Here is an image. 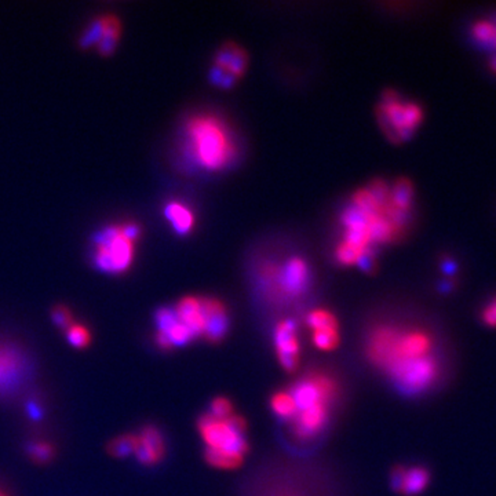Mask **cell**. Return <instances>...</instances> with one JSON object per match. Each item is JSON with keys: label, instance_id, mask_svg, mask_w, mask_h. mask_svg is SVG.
I'll use <instances>...</instances> for the list:
<instances>
[{"label": "cell", "instance_id": "603a6c76", "mask_svg": "<svg viewBox=\"0 0 496 496\" xmlns=\"http://www.w3.org/2000/svg\"><path fill=\"white\" fill-rule=\"evenodd\" d=\"M137 441H138V436H132V434L120 436L109 443L108 453L113 456H117V458L127 456L130 453H134L135 451Z\"/></svg>", "mask_w": 496, "mask_h": 496}, {"label": "cell", "instance_id": "d6a6232c", "mask_svg": "<svg viewBox=\"0 0 496 496\" xmlns=\"http://www.w3.org/2000/svg\"><path fill=\"white\" fill-rule=\"evenodd\" d=\"M156 344L162 350H172L174 347L172 345V342H170V339H169V337L164 332H162V331H157V334H156Z\"/></svg>", "mask_w": 496, "mask_h": 496}, {"label": "cell", "instance_id": "8fae6325", "mask_svg": "<svg viewBox=\"0 0 496 496\" xmlns=\"http://www.w3.org/2000/svg\"><path fill=\"white\" fill-rule=\"evenodd\" d=\"M329 419V406H315L307 410L298 411L292 419V432L294 436L301 440L307 441L317 437Z\"/></svg>", "mask_w": 496, "mask_h": 496}, {"label": "cell", "instance_id": "e575fe53", "mask_svg": "<svg viewBox=\"0 0 496 496\" xmlns=\"http://www.w3.org/2000/svg\"><path fill=\"white\" fill-rule=\"evenodd\" d=\"M0 496H7V495H6V494H4V492H1V491H0Z\"/></svg>", "mask_w": 496, "mask_h": 496}, {"label": "cell", "instance_id": "277c9868", "mask_svg": "<svg viewBox=\"0 0 496 496\" xmlns=\"http://www.w3.org/2000/svg\"><path fill=\"white\" fill-rule=\"evenodd\" d=\"M199 433L207 448L216 451L246 455L248 453V441L246 438L247 425L244 418L232 415L228 419H216L213 415L206 413L200 416Z\"/></svg>", "mask_w": 496, "mask_h": 496}, {"label": "cell", "instance_id": "52a82bcc", "mask_svg": "<svg viewBox=\"0 0 496 496\" xmlns=\"http://www.w3.org/2000/svg\"><path fill=\"white\" fill-rule=\"evenodd\" d=\"M31 371V362L20 346L0 342V396H9L21 388Z\"/></svg>", "mask_w": 496, "mask_h": 496}, {"label": "cell", "instance_id": "ac0fdd59", "mask_svg": "<svg viewBox=\"0 0 496 496\" xmlns=\"http://www.w3.org/2000/svg\"><path fill=\"white\" fill-rule=\"evenodd\" d=\"M120 35V22L117 19L108 16L102 19V38L98 43V50L101 54L109 56L113 53Z\"/></svg>", "mask_w": 496, "mask_h": 496}, {"label": "cell", "instance_id": "ffe728a7", "mask_svg": "<svg viewBox=\"0 0 496 496\" xmlns=\"http://www.w3.org/2000/svg\"><path fill=\"white\" fill-rule=\"evenodd\" d=\"M204 458H206L209 465L214 466L216 469H222V470L236 469L238 466H241V463L244 460L243 455L226 453V451H216V450H210V448L206 450Z\"/></svg>", "mask_w": 496, "mask_h": 496}, {"label": "cell", "instance_id": "3957f363", "mask_svg": "<svg viewBox=\"0 0 496 496\" xmlns=\"http://www.w3.org/2000/svg\"><path fill=\"white\" fill-rule=\"evenodd\" d=\"M378 119L393 142H404L419 129L423 122V109L413 102L404 101L400 95L386 90L378 108Z\"/></svg>", "mask_w": 496, "mask_h": 496}, {"label": "cell", "instance_id": "d6986e66", "mask_svg": "<svg viewBox=\"0 0 496 496\" xmlns=\"http://www.w3.org/2000/svg\"><path fill=\"white\" fill-rule=\"evenodd\" d=\"M270 408L278 418L284 421H292L298 412L295 400L290 391H278L270 399Z\"/></svg>", "mask_w": 496, "mask_h": 496}, {"label": "cell", "instance_id": "f1b7e54d", "mask_svg": "<svg viewBox=\"0 0 496 496\" xmlns=\"http://www.w3.org/2000/svg\"><path fill=\"white\" fill-rule=\"evenodd\" d=\"M101 38H102V19L91 23V26L88 28L86 35L82 38L80 43H82L83 47H90L93 44L100 43Z\"/></svg>", "mask_w": 496, "mask_h": 496}, {"label": "cell", "instance_id": "2e32d148", "mask_svg": "<svg viewBox=\"0 0 496 496\" xmlns=\"http://www.w3.org/2000/svg\"><path fill=\"white\" fill-rule=\"evenodd\" d=\"M431 481V473L422 466H412L406 469L404 481L400 494L406 496H415L421 494Z\"/></svg>", "mask_w": 496, "mask_h": 496}, {"label": "cell", "instance_id": "8992f818", "mask_svg": "<svg viewBox=\"0 0 496 496\" xmlns=\"http://www.w3.org/2000/svg\"><path fill=\"white\" fill-rule=\"evenodd\" d=\"M440 372V362L436 356H431L397 368L389 376L403 394L418 396L432 388L438 381Z\"/></svg>", "mask_w": 496, "mask_h": 496}, {"label": "cell", "instance_id": "4fadbf2b", "mask_svg": "<svg viewBox=\"0 0 496 496\" xmlns=\"http://www.w3.org/2000/svg\"><path fill=\"white\" fill-rule=\"evenodd\" d=\"M166 453V443L156 426H147L138 436L134 455L142 465H156Z\"/></svg>", "mask_w": 496, "mask_h": 496}, {"label": "cell", "instance_id": "5b68a950", "mask_svg": "<svg viewBox=\"0 0 496 496\" xmlns=\"http://www.w3.org/2000/svg\"><path fill=\"white\" fill-rule=\"evenodd\" d=\"M134 243L123 233L122 226L101 231L95 238V265L112 275L126 272L134 259Z\"/></svg>", "mask_w": 496, "mask_h": 496}, {"label": "cell", "instance_id": "6da1fadb", "mask_svg": "<svg viewBox=\"0 0 496 496\" xmlns=\"http://www.w3.org/2000/svg\"><path fill=\"white\" fill-rule=\"evenodd\" d=\"M186 153L194 164L216 173L235 160L238 147L229 126L214 113H200L186 123Z\"/></svg>", "mask_w": 496, "mask_h": 496}, {"label": "cell", "instance_id": "f546056e", "mask_svg": "<svg viewBox=\"0 0 496 496\" xmlns=\"http://www.w3.org/2000/svg\"><path fill=\"white\" fill-rule=\"evenodd\" d=\"M51 319H53V322L56 323L58 328L65 329V331L72 325V320H73L69 309L65 307V306L54 307L53 313H51Z\"/></svg>", "mask_w": 496, "mask_h": 496}, {"label": "cell", "instance_id": "83f0119b", "mask_svg": "<svg viewBox=\"0 0 496 496\" xmlns=\"http://www.w3.org/2000/svg\"><path fill=\"white\" fill-rule=\"evenodd\" d=\"M156 324L159 327V331H167L175 322H176V315L175 310L170 307H162L156 312Z\"/></svg>", "mask_w": 496, "mask_h": 496}, {"label": "cell", "instance_id": "484cf974", "mask_svg": "<svg viewBox=\"0 0 496 496\" xmlns=\"http://www.w3.org/2000/svg\"><path fill=\"white\" fill-rule=\"evenodd\" d=\"M209 413L216 419H228L233 415V404L226 397H216L211 403V411Z\"/></svg>", "mask_w": 496, "mask_h": 496}, {"label": "cell", "instance_id": "7402d4cb", "mask_svg": "<svg viewBox=\"0 0 496 496\" xmlns=\"http://www.w3.org/2000/svg\"><path fill=\"white\" fill-rule=\"evenodd\" d=\"M312 339L317 349L324 352H331L339 345V341H341L339 328H327V329L313 331Z\"/></svg>", "mask_w": 496, "mask_h": 496}, {"label": "cell", "instance_id": "cb8c5ba5", "mask_svg": "<svg viewBox=\"0 0 496 496\" xmlns=\"http://www.w3.org/2000/svg\"><path fill=\"white\" fill-rule=\"evenodd\" d=\"M164 334L169 337V339H170V342H172L173 346L188 345L194 339H196V337L191 332V329L186 325L181 323L178 319L167 331H164Z\"/></svg>", "mask_w": 496, "mask_h": 496}, {"label": "cell", "instance_id": "e0dca14e", "mask_svg": "<svg viewBox=\"0 0 496 496\" xmlns=\"http://www.w3.org/2000/svg\"><path fill=\"white\" fill-rule=\"evenodd\" d=\"M470 35L475 44L494 50L496 54V16L494 19L478 20L472 25Z\"/></svg>", "mask_w": 496, "mask_h": 496}, {"label": "cell", "instance_id": "4316f807", "mask_svg": "<svg viewBox=\"0 0 496 496\" xmlns=\"http://www.w3.org/2000/svg\"><path fill=\"white\" fill-rule=\"evenodd\" d=\"M28 453L38 463H47L54 456V448L48 443H33Z\"/></svg>", "mask_w": 496, "mask_h": 496}, {"label": "cell", "instance_id": "d4e9b609", "mask_svg": "<svg viewBox=\"0 0 496 496\" xmlns=\"http://www.w3.org/2000/svg\"><path fill=\"white\" fill-rule=\"evenodd\" d=\"M66 338H68L70 345L75 346L78 349H85L91 342L90 331L87 329L86 327H83L80 324H72L66 329Z\"/></svg>", "mask_w": 496, "mask_h": 496}, {"label": "cell", "instance_id": "30bf717a", "mask_svg": "<svg viewBox=\"0 0 496 496\" xmlns=\"http://www.w3.org/2000/svg\"><path fill=\"white\" fill-rule=\"evenodd\" d=\"M201 307L206 320L203 337L211 344H219L229 331L228 309L216 298H201Z\"/></svg>", "mask_w": 496, "mask_h": 496}, {"label": "cell", "instance_id": "5bb4252c", "mask_svg": "<svg viewBox=\"0 0 496 496\" xmlns=\"http://www.w3.org/2000/svg\"><path fill=\"white\" fill-rule=\"evenodd\" d=\"M174 310L178 320L186 325L196 338L203 335L206 320L201 307V298L185 297L178 302Z\"/></svg>", "mask_w": 496, "mask_h": 496}, {"label": "cell", "instance_id": "9c48e42d", "mask_svg": "<svg viewBox=\"0 0 496 496\" xmlns=\"http://www.w3.org/2000/svg\"><path fill=\"white\" fill-rule=\"evenodd\" d=\"M278 359L287 372H294L300 364V341L297 337V324L283 320L275 331Z\"/></svg>", "mask_w": 496, "mask_h": 496}, {"label": "cell", "instance_id": "836d02e7", "mask_svg": "<svg viewBox=\"0 0 496 496\" xmlns=\"http://www.w3.org/2000/svg\"><path fill=\"white\" fill-rule=\"evenodd\" d=\"M490 69L496 75V54H494L490 60Z\"/></svg>", "mask_w": 496, "mask_h": 496}, {"label": "cell", "instance_id": "4dcf8cb0", "mask_svg": "<svg viewBox=\"0 0 496 496\" xmlns=\"http://www.w3.org/2000/svg\"><path fill=\"white\" fill-rule=\"evenodd\" d=\"M481 320L485 325L496 328V297L487 303L481 310Z\"/></svg>", "mask_w": 496, "mask_h": 496}, {"label": "cell", "instance_id": "ba28073f", "mask_svg": "<svg viewBox=\"0 0 496 496\" xmlns=\"http://www.w3.org/2000/svg\"><path fill=\"white\" fill-rule=\"evenodd\" d=\"M310 270L309 265L301 257L288 259L280 270L275 269L272 283L279 285L281 292L288 298H297L306 292L309 287Z\"/></svg>", "mask_w": 496, "mask_h": 496}, {"label": "cell", "instance_id": "44dd1931", "mask_svg": "<svg viewBox=\"0 0 496 496\" xmlns=\"http://www.w3.org/2000/svg\"><path fill=\"white\" fill-rule=\"evenodd\" d=\"M306 323L312 331L327 329V328H339V324L332 312L327 309H315L307 315Z\"/></svg>", "mask_w": 496, "mask_h": 496}, {"label": "cell", "instance_id": "1f68e13d", "mask_svg": "<svg viewBox=\"0 0 496 496\" xmlns=\"http://www.w3.org/2000/svg\"><path fill=\"white\" fill-rule=\"evenodd\" d=\"M406 469L404 466L401 465H397L393 470H391V475H390V484H391V488L397 492L401 491V487H403V481H404V475H406Z\"/></svg>", "mask_w": 496, "mask_h": 496}, {"label": "cell", "instance_id": "7a4b0ae2", "mask_svg": "<svg viewBox=\"0 0 496 496\" xmlns=\"http://www.w3.org/2000/svg\"><path fill=\"white\" fill-rule=\"evenodd\" d=\"M366 349L368 359L390 375L411 362L434 356V339L421 328L378 325L369 334Z\"/></svg>", "mask_w": 496, "mask_h": 496}, {"label": "cell", "instance_id": "9a60e30c", "mask_svg": "<svg viewBox=\"0 0 496 496\" xmlns=\"http://www.w3.org/2000/svg\"><path fill=\"white\" fill-rule=\"evenodd\" d=\"M164 216L173 225L174 231L178 235H189L194 228V211L179 201H172L164 209Z\"/></svg>", "mask_w": 496, "mask_h": 496}, {"label": "cell", "instance_id": "7c38bea8", "mask_svg": "<svg viewBox=\"0 0 496 496\" xmlns=\"http://www.w3.org/2000/svg\"><path fill=\"white\" fill-rule=\"evenodd\" d=\"M247 65V53L241 47H238V44L228 43L219 48L213 68L235 83L244 75Z\"/></svg>", "mask_w": 496, "mask_h": 496}]
</instances>
